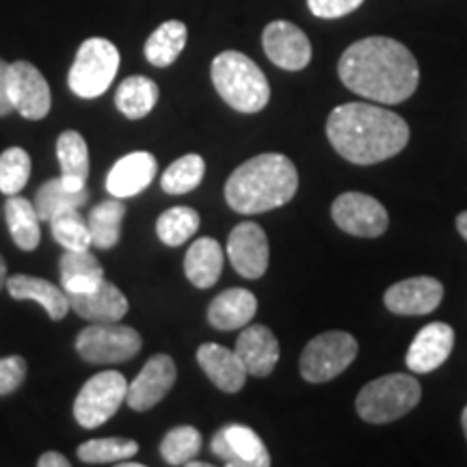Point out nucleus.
I'll use <instances>...</instances> for the list:
<instances>
[{
	"label": "nucleus",
	"mask_w": 467,
	"mask_h": 467,
	"mask_svg": "<svg viewBox=\"0 0 467 467\" xmlns=\"http://www.w3.org/2000/svg\"><path fill=\"white\" fill-rule=\"evenodd\" d=\"M364 0H307V7L320 20H336L359 9Z\"/></svg>",
	"instance_id": "obj_39"
},
{
	"label": "nucleus",
	"mask_w": 467,
	"mask_h": 467,
	"mask_svg": "<svg viewBox=\"0 0 467 467\" xmlns=\"http://www.w3.org/2000/svg\"><path fill=\"white\" fill-rule=\"evenodd\" d=\"M420 399H422V388L416 377L396 372V375L379 377L364 385L355 400V407L364 422L389 424L413 411Z\"/></svg>",
	"instance_id": "obj_5"
},
{
	"label": "nucleus",
	"mask_w": 467,
	"mask_h": 467,
	"mask_svg": "<svg viewBox=\"0 0 467 467\" xmlns=\"http://www.w3.org/2000/svg\"><path fill=\"white\" fill-rule=\"evenodd\" d=\"M210 76L223 102L238 113H260L271 100L265 72L243 52L225 50L214 57Z\"/></svg>",
	"instance_id": "obj_4"
},
{
	"label": "nucleus",
	"mask_w": 467,
	"mask_h": 467,
	"mask_svg": "<svg viewBox=\"0 0 467 467\" xmlns=\"http://www.w3.org/2000/svg\"><path fill=\"white\" fill-rule=\"evenodd\" d=\"M234 350L241 358L247 375L254 377H268L279 361V342L265 325L244 327Z\"/></svg>",
	"instance_id": "obj_18"
},
{
	"label": "nucleus",
	"mask_w": 467,
	"mask_h": 467,
	"mask_svg": "<svg viewBox=\"0 0 467 467\" xmlns=\"http://www.w3.org/2000/svg\"><path fill=\"white\" fill-rule=\"evenodd\" d=\"M197 361H200L202 370L206 372L210 381L217 385L219 389H223V392L234 394L241 392L244 388L247 370H244L236 350H230L214 342H206L197 348Z\"/></svg>",
	"instance_id": "obj_21"
},
{
	"label": "nucleus",
	"mask_w": 467,
	"mask_h": 467,
	"mask_svg": "<svg viewBox=\"0 0 467 467\" xmlns=\"http://www.w3.org/2000/svg\"><path fill=\"white\" fill-rule=\"evenodd\" d=\"M69 306L80 318L91 323H119L128 314L126 295L115 284L102 279L96 288L80 295H67Z\"/></svg>",
	"instance_id": "obj_20"
},
{
	"label": "nucleus",
	"mask_w": 467,
	"mask_h": 467,
	"mask_svg": "<svg viewBox=\"0 0 467 467\" xmlns=\"http://www.w3.org/2000/svg\"><path fill=\"white\" fill-rule=\"evenodd\" d=\"M39 467H69V461L61 452H46L37 461Z\"/></svg>",
	"instance_id": "obj_41"
},
{
	"label": "nucleus",
	"mask_w": 467,
	"mask_h": 467,
	"mask_svg": "<svg viewBox=\"0 0 467 467\" xmlns=\"http://www.w3.org/2000/svg\"><path fill=\"white\" fill-rule=\"evenodd\" d=\"M223 271V247L214 238H197L186 251L184 275L195 288H213Z\"/></svg>",
	"instance_id": "obj_24"
},
{
	"label": "nucleus",
	"mask_w": 467,
	"mask_h": 467,
	"mask_svg": "<svg viewBox=\"0 0 467 467\" xmlns=\"http://www.w3.org/2000/svg\"><path fill=\"white\" fill-rule=\"evenodd\" d=\"M359 344L347 331H325L303 348L299 370L309 383H327L340 377L358 358Z\"/></svg>",
	"instance_id": "obj_7"
},
{
	"label": "nucleus",
	"mask_w": 467,
	"mask_h": 467,
	"mask_svg": "<svg viewBox=\"0 0 467 467\" xmlns=\"http://www.w3.org/2000/svg\"><path fill=\"white\" fill-rule=\"evenodd\" d=\"M461 424H463V433H465V440H467V407L463 409V413H461Z\"/></svg>",
	"instance_id": "obj_44"
},
{
	"label": "nucleus",
	"mask_w": 467,
	"mask_h": 467,
	"mask_svg": "<svg viewBox=\"0 0 467 467\" xmlns=\"http://www.w3.org/2000/svg\"><path fill=\"white\" fill-rule=\"evenodd\" d=\"M7 72H9V63L0 58V117L9 115L11 110H14V104H11L9 89H7Z\"/></svg>",
	"instance_id": "obj_40"
},
{
	"label": "nucleus",
	"mask_w": 467,
	"mask_h": 467,
	"mask_svg": "<svg viewBox=\"0 0 467 467\" xmlns=\"http://www.w3.org/2000/svg\"><path fill=\"white\" fill-rule=\"evenodd\" d=\"M203 173H206V162L202 156L186 154L167 167L162 173L161 186L169 195H184V192L195 191L202 184Z\"/></svg>",
	"instance_id": "obj_33"
},
{
	"label": "nucleus",
	"mask_w": 467,
	"mask_h": 467,
	"mask_svg": "<svg viewBox=\"0 0 467 467\" xmlns=\"http://www.w3.org/2000/svg\"><path fill=\"white\" fill-rule=\"evenodd\" d=\"M141 336L119 323H93L76 337V350L89 364H121L141 350Z\"/></svg>",
	"instance_id": "obj_8"
},
{
	"label": "nucleus",
	"mask_w": 467,
	"mask_h": 467,
	"mask_svg": "<svg viewBox=\"0 0 467 467\" xmlns=\"http://www.w3.org/2000/svg\"><path fill=\"white\" fill-rule=\"evenodd\" d=\"M119 63V50L115 48L113 42L104 37L85 39L76 52L72 67H69V89L74 96L85 98V100L102 96L113 85Z\"/></svg>",
	"instance_id": "obj_6"
},
{
	"label": "nucleus",
	"mask_w": 467,
	"mask_h": 467,
	"mask_svg": "<svg viewBox=\"0 0 467 467\" xmlns=\"http://www.w3.org/2000/svg\"><path fill=\"white\" fill-rule=\"evenodd\" d=\"M57 159L61 167V180L67 189H85L89 178V148L76 130H66L57 139Z\"/></svg>",
	"instance_id": "obj_26"
},
{
	"label": "nucleus",
	"mask_w": 467,
	"mask_h": 467,
	"mask_svg": "<svg viewBox=\"0 0 467 467\" xmlns=\"http://www.w3.org/2000/svg\"><path fill=\"white\" fill-rule=\"evenodd\" d=\"M159 171V162L150 151H132L119 159L107 175V191L113 197L126 200L148 189Z\"/></svg>",
	"instance_id": "obj_19"
},
{
	"label": "nucleus",
	"mask_w": 467,
	"mask_h": 467,
	"mask_svg": "<svg viewBox=\"0 0 467 467\" xmlns=\"http://www.w3.org/2000/svg\"><path fill=\"white\" fill-rule=\"evenodd\" d=\"M87 202H89V191H72L61 178H55L39 186L35 195V210H37L39 221H50L58 213L83 208Z\"/></svg>",
	"instance_id": "obj_30"
},
{
	"label": "nucleus",
	"mask_w": 467,
	"mask_h": 467,
	"mask_svg": "<svg viewBox=\"0 0 467 467\" xmlns=\"http://www.w3.org/2000/svg\"><path fill=\"white\" fill-rule=\"evenodd\" d=\"M210 451L230 467L271 465V454H268L265 441L254 429L244 424H227L225 429L217 431L210 441Z\"/></svg>",
	"instance_id": "obj_12"
},
{
	"label": "nucleus",
	"mask_w": 467,
	"mask_h": 467,
	"mask_svg": "<svg viewBox=\"0 0 467 467\" xmlns=\"http://www.w3.org/2000/svg\"><path fill=\"white\" fill-rule=\"evenodd\" d=\"M5 219H7L11 238L22 251H33L39 247L42 232H39V214L31 203L20 195H9L5 203Z\"/></svg>",
	"instance_id": "obj_27"
},
{
	"label": "nucleus",
	"mask_w": 467,
	"mask_h": 467,
	"mask_svg": "<svg viewBox=\"0 0 467 467\" xmlns=\"http://www.w3.org/2000/svg\"><path fill=\"white\" fill-rule=\"evenodd\" d=\"M347 89L379 104H400L420 85L416 57L405 44L389 37H366L348 46L337 63Z\"/></svg>",
	"instance_id": "obj_1"
},
{
	"label": "nucleus",
	"mask_w": 467,
	"mask_h": 467,
	"mask_svg": "<svg viewBox=\"0 0 467 467\" xmlns=\"http://www.w3.org/2000/svg\"><path fill=\"white\" fill-rule=\"evenodd\" d=\"M50 230L55 241L61 244L63 249L72 251H85L91 247V232L87 221L80 217L78 210H66V213H58L50 221Z\"/></svg>",
	"instance_id": "obj_36"
},
{
	"label": "nucleus",
	"mask_w": 467,
	"mask_h": 467,
	"mask_svg": "<svg viewBox=\"0 0 467 467\" xmlns=\"http://www.w3.org/2000/svg\"><path fill=\"white\" fill-rule=\"evenodd\" d=\"M299 173L284 154H260L234 169L225 182V200L241 214L282 208L296 195Z\"/></svg>",
	"instance_id": "obj_3"
},
{
	"label": "nucleus",
	"mask_w": 467,
	"mask_h": 467,
	"mask_svg": "<svg viewBox=\"0 0 467 467\" xmlns=\"http://www.w3.org/2000/svg\"><path fill=\"white\" fill-rule=\"evenodd\" d=\"M175 377V361L165 353L154 355L148 359V364L141 368L139 377L128 385L126 402L134 411H148L156 407L165 396L171 392Z\"/></svg>",
	"instance_id": "obj_15"
},
{
	"label": "nucleus",
	"mask_w": 467,
	"mask_h": 467,
	"mask_svg": "<svg viewBox=\"0 0 467 467\" xmlns=\"http://www.w3.org/2000/svg\"><path fill=\"white\" fill-rule=\"evenodd\" d=\"M7 285V265H5L3 255H0V290Z\"/></svg>",
	"instance_id": "obj_43"
},
{
	"label": "nucleus",
	"mask_w": 467,
	"mask_h": 467,
	"mask_svg": "<svg viewBox=\"0 0 467 467\" xmlns=\"http://www.w3.org/2000/svg\"><path fill=\"white\" fill-rule=\"evenodd\" d=\"M7 89L14 110L25 119H44L50 113L52 96L50 87L46 83L44 74L33 63L16 61L9 63Z\"/></svg>",
	"instance_id": "obj_11"
},
{
	"label": "nucleus",
	"mask_w": 467,
	"mask_h": 467,
	"mask_svg": "<svg viewBox=\"0 0 467 467\" xmlns=\"http://www.w3.org/2000/svg\"><path fill=\"white\" fill-rule=\"evenodd\" d=\"M331 217L342 232L361 238L381 236L389 225L383 203L364 192H342L331 206Z\"/></svg>",
	"instance_id": "obj_10"
},
{
	"label": "nucleus",
	"mask_w": 467,
	"mask_h": 467,
	"mask_svg": "<svg viewBox=\"0 0 467 467\" xmlns=\"http://www.w3.org/2000/svg\"><path fill=\"white\" fill-rule=\"evenodd\" d=\"M258 312V299L251 290L230 288L214 296L208 307V323L219 331L243 329Z\"/></svg>",
	"instance_id": "obj_22"
},
{
	"label": "nucleus",
	"mask_w": 467,
	"mask_h": 467,
	"mask_svg": "<svg viewBox=\"0 0 467 467\" xmlns=\"http://www.w3.org/2000/svg\"><path fill=\"white\" fill-rule=\"evenodd\" d=\"M128 383L124 375L115 370L98 372L91 377L74 400V418L83 429H98L119 411L126 400Z\"/></svg>",
	"instance_id": "obj_9"
},
{
	"label": "nucleus",
	"mask_w": 467,
	"mask_h": 467,
	"mask_svg": "<svg viewBox=\"0 0 467 467\" xmlns=\"http://www.w3.org/2000/svg\"><path fill=\"white\" fill-rule=\"evenodd\" d=\"M200 230V213L189 206H175L156 221V234L167 247H180Z\"/></svg>",
	"instance_id": "obj_32"
},
{
	"label": "nucleus",
	"mask_w": 467,
	"mask_h": 467,
	"mask_svg": "<svg viewBox=\"0 0 467 467\" xmlns=\"http://www.w3.org/2000/svg\"><path fill=\"white\" fill-rule=\"evenodd\" d=\"M31 175V156L22 148H7L0 154V191L5 195H17L25 189Z\"/></svg>",
	"instance_id": "obj_37"
},
{
	"label": "nucleus",
	"mask_w": 467,
	"mask_h": 467,
	"mask_svg": "<svg viewBox=\"0 0 467 467\" xmlns=\"http://www.w3.org/2000/svg\"><path fill=\"white\" fill-rule=\"evenodd\" d=\"M139 452V443L124 437H104V440L85 441L78 448V459L89 465H119Z\"/></svg>",
	"instance_id": "obj_34"
},
{
	"label": "nucleus",
	"mask_w": 467,
	"mask_h": 467,
	"mask_svg": "<svg viewBox=\"0 0 467 467\" xmlns=\"http://www.w3.org/2000/svg\"><path fill=\"white\" fill-rule=\"evenodd\" d=\"M7 290L16 301H35L39 303L52 320H61L72 309L67 292L58 288L48 279L31 275H14L7 279Z\"/></svg>",
	"instance_id": "obj_23"
},
{
	"label": "nucleus",
	"mask_w": 467,
	"mask_h": 467,
	"mask_svg": "<svg viewBox=\"0 0 467 467\" xmlns=\"http://www.w3.org/2000/svg\"><path fill=\"white\" fill-rule=\"evenodd\" d=\"M327 137L337 154L353 165H377L407 148L409 126L394 110L348 102L329 113Z\"/></svg>",
	"instance_id": "obj_2"
},
{
	"label": "nucleus",
	"mask_w": 467,
	"mask_h": 467,
	"mask_svg": "<svg viewBox=\"0 0 467 467\" xmlns=\"http://www.w3.org/2000/svg\"><path fill=\"white\" fill-rule=\"evenodd\" d=\"M58 268H61V285L67 295L89 292L104 279V268L96 255L89 254V249H66L58 260Z\"/></svg>",
	"instance_id": "obj_25"
},
{
	"label": "nucleus",
	"mask_w": 467,
	"mask_h": 467,
	"mask_svg": "<svg viewBox=\"0 0 467 467\" xmlns=\"http://www.w3.org/2000/svg\"><path fill=\"white\" fill-rule=\"evenodd\" d=\"M26 379V361L20 355L0 359V396L16 392Z\"/></svg>",
	"instance_id": "obj_38"
},
{
	"label": "nucleus",
	"mask_w": 467,
	"mask_h": 467,
	"mask_svg": "<svg viewBox=\"0 0 467 467\" xmlns=\"http://www.w3.org/2000/svg\"><path fill=\"white\" fill-rule=\"evenodd\" d=\"M186 39H189V31H186L184 22H162L145 42V58L156 67H169L175 63V58L182 55Z\"/></svg>",
	"instance_id": "obj_29"
},
{
	"label": "nucleus",
	"mask_w": 467,
	"mask_h": 467,
	"mask_svg": "<svg viewBox=\"0 0 467 467\" xmlns=\"http://www.w3.org/2000/svg\"><path fill=\"white\" fill-rule=\"evenodd\" d=\"M443 299V285L435 277H411L385 290V307L399 317H426Z\"/></svg>",
	"instance_id": "obj_16"
},
{
	"label": "nucleus",
	"mask_w": 467,
	"mask_h": 467,
	"mask_svg": "<svg viewBox=\"0 0 467 467\" xmlns=\"http://www.w3.org/2000/svg\"><path fill=\"white\" fill-rule=\"evenodd\" d=\"M457 230H459L461 236H463L467 241V210H465V213H461L457 217Z\"/></svg>",
	"instance_id": "obj_42"
},
{
	"label": "nucleus",
	"mask_w": 467,
	"mask_h": 467,
	"mask_svg": "<svg viewBox=\"0 0 467 467\" xmlns=\"http://www.w3.org/2000/svg\"><path fill=\"white\" fill-rule=\"evenodd\" d=\"M454 348V329L446 323H431L418 331L407 350V368L418 375H429L446 364Z\"/></svg>",
	"instance_id": "obj_17"
},
{
	"label": "nucleus",
	"mask_w": 467,
	"mask_h": 467,
	"mask_svg": "<svg viewBox=\"0 0 467 467\" xmlns=\"http://www.w3.org/2000/svg\"><path fill=\"white\" fill-rule=\"evenodd\" d=\"M266 57L285 72H299L312 61V44L307 35L292 22L275 20L262 33Z\"/></svg>",
	"instance_id": "obj_14"
},
{
	"label": "nucleus",
	"mask_w": 467,
	"mask_h": 467,
	"mask_svg": "<svg viewBox=\"0 0 467 467\" xmlns=\"http://www.w3.org/2000/svg\"><path fill=\"white\" fill-rule=\"evenodd\" d=\"M159 102V85L148 76H128L117 87L115 107L124 113L128 119H141L150 115Z\"/></svg>",
	"instance_id": "obj_28"
},
{
	"label": "nucleus",
	"mask_w": 467,
	"mask_h": 467,
	"mask_svg": "<svg viewBox=\"0 0 467 467\" xmlns=\"http://www.w3.org/2000/svg\"><path fill=\"white\" fill-rule=\"evenodd\" d=\"M268 238L254 221H243L227 238V258L244 279H260L268 268Z\"/></svg>",
	"instance_id": "obj_13"
},
{
	"label": "nucleus",
	"mask_w": 467,
	"mask_h": 467,
	"mask_svg": "<svg viewBox=\"0 0 467 467\" xmlns=\"http://www.w3.org/2000/svg\"><path fill=\"white\" fill-rule=\"evenodd\" d=\"M126 206L119 197L102 202L96 206L87 217V225L91 232V243L98 249H113L119 243L121 236V221H124Z\"/></svg>",
	"instance_id": "obj_31"
},
{
	"label": "nucleus",
	"mask_w": 467,
	"mask_h": 467,
	"mask_svg": "<svg viewBox=\"0 0 467 467\" xmlns=\"http://www.w3.org/2000/svg\"><path fill=\"white\" fill-rule=\"evenodd\" d=\"M202 433L195 426H175L161 441V457L169 465H189L202 451Z\"/></svg>",
	"instance_id": "obj_35"
}]
</instances>
